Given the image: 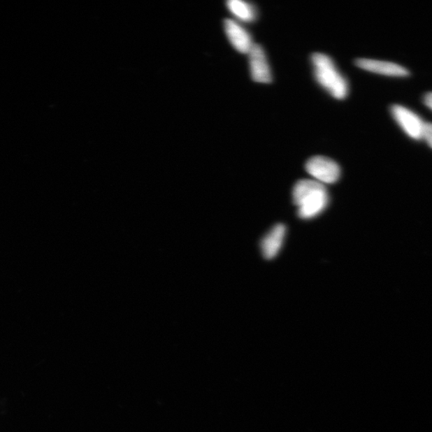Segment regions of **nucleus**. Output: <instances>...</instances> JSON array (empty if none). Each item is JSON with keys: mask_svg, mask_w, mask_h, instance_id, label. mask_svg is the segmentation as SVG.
<instances>
[{"mask_svg": "<svg viewBox=\"0 0 432 432\" xmlns=\"http://www.w3.org/2000/svg\"><path fill=\"white\" fill-rule=\"evenodd\" d=\"M293 203L298 207V217H317L328 206L329 194L323 184L311 180L298 181L293 188Z\"/></svg>", "mask_w": 432, "mask_h": 432, "instance_id": "f257e3e1", "label": "nucleus"}, {"mask_svg": "<svg viewBox=\"0 0 432 432\" xmlns=\"http://www.w3.org/2000/svg\"><path fill=\"white\" fill-rule=\"evenodd\" d=\"M315 80L331 96L338 99H345L348 95V82L336 64L328 55L314 53L311 57Z\"/></svg>", "mask_w": 432, "mask_h": 432, "instance_id": "f03ea898", "label": "nucleus"}, {"mask_svg": "<svg viewBox=\"0 0 432 432\" xmlns=\"http://www.w3.org/2000/svg\"><path fill=\"white\" fill-rule=\"evenodd\" d=\"M305 168L308 173L321 184H334L339 180L341 173L339 164L334 160L319 156L309 159Z\"/></svg>", "mask_w": 432, "mask_h": 432, "instance_id": "7ed1b4c3", "label": "nucleus"}, {"mask_svg": "<svg viewBox=\"0 0 432 432\" xmlns=\"http://www.w3.org/2000/svg\"><path fill=\"white\" fill-rule=\"evenodd\" d=\"M391 115L396 123L406 134L415 141L422 140L423 130L425 122L412 110L395 104L391 108Z\"/></svg>", "mask_w": 432, "mask_h": 432, "instance_id": "20e7f679", "label": "nucleus"}, {"mask_svg": "<svg viewBox=\"0 0 432 432\" xmlns=\"http://www.w3.org/2000/svg\"><path fill=\"white\" fill-rule=\"evenodd\" d=\"M248 55L252 79L260 84H269L273 81L267 55L262 46L254 43Z\"/></svg>", "mask_w": 432, "mask_h": 432, "instance_id": "39448f33", "label": "nucleus"}, {"mask_svg": "<svg viewBox=\"0 0 432 432\" xmlns=\"http://www.w3.org/2000/svg\"><path fill=\"white\" fill-rule=\"evenodd\" d=\"M224 29L226 37L236 51L248 54L254 45L252 38L249 32L239 23L233 20L224 21Z\"/></svg>", "mask_w": 432, "mask_h": 432, "instance_id": "423d86ee", "label": "nucleus"}, {"mask_svg": "<svg viewBox=\"0 0 432 432\" xmlns=\"http://www.w3.org/2000/svg\"><path fill=\"white\" fill-rule=\"evenodd\" d=\"M356 65L359 69L387 76L407 77L411 75L409 71L403 66L397 64L387 62V61L358 59L356 60Z\"/></svg>", "mask_w": 432, "mask_h": 432, "instance_id": "0eeeda50", "label": "nucleus"}, {"mask_svg": "<svg viewBox=\"0 0 432 432\" xmlns=\"http://www.w3.org/2000/svg\"><path fill=\"white\" fill-rule=\"evenodd\" d=\"M286 228L284 224H279L273 226L260 243V248L265 259H271L277 256L284 242Z\"/></svg>", "mask_w": 432, "mask_h": 432, "instance_id": "6e6552de", "label": "nucleus"}, {"mask_svg": "<svg viewBox=\"0 0 432 432\" xmlns=\"http://www.w3.org/2000/svg\"><path fill=\"white\" fill-rule=\"evenodd\" d=\"M226 8L236 18L243 22H252L257 18V9L250 3L242 0H229L226 2Z\"/></svg>", "mask_w": 432, "mask_h": 432, "instance_id": "1a4fd4ad", "label": "nucleus"}, {"mask_svg": "<svg viewBox=\"0 0 432 432\" xmlns=\"http://www.w3.org/2000/svg\"><path fill=\"white\" fill-rule=\"evenodd\" d=\"M422 140L432 148V123H424Z\"/></svg>", "mask_w": 432, "mask_h": 432, "instance_id": "9d476101", "label": "nucleus"}, {"mask_svg": "<svg viewBox=\"0 0 432 432\" xmlns=\"http://www.w3.org/2000/svg\"><path fill=\"white\" fill-rule=\"evenodd\" d=\"M424 103L426 107L432 110V92L426 94L424 97Z\"/></svg>", "mask_w": 432, "mask_h": 432, "instance_id": "9b49d317", "label": "nucleus"}]
</instances>
